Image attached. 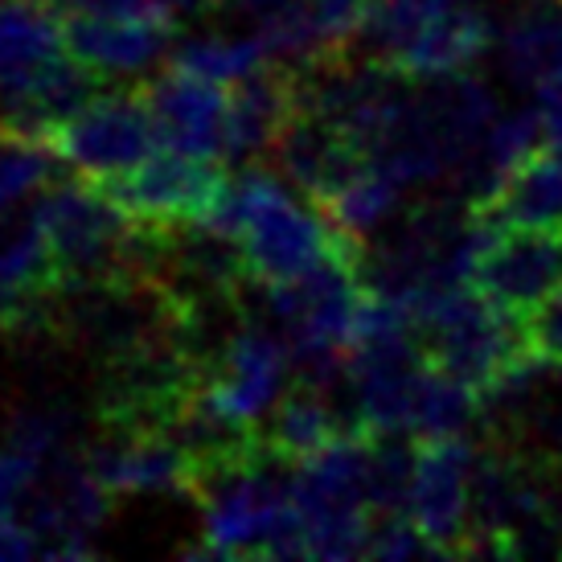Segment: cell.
<instances>
[{"label":"cell","mask_w":562,"mask_h":562,"mask_svg":"<svg viewBox=\"0 0 562 562\" xmlns=\"http://www.w3.org/2000/svg\"><path fill=\"white\" fill-rule=\"evenodd\" d=\"M469 283L501 313L530 316L562 283V231L493 222Z\"/></svg>","instance_id":"cell-6"},{"label":"cell","mask_w":562,"mask_h":562,"mask_svg":"<svg viewBox=\"0 0 562 562\" xmlns=\"http://www.w3.org/2000/svg\"><path fill=\"white\" fill-rule=\"evenodd\" d=\"M472 472H476V452L460 436L419 439L415 443L406 517L436 547V554H464L469 550Z\"/></svg>","instance_id":"cell-5"},{"label":"cell","mask_w":562,"mask_h":562,"mask_svg":"<svg viewBox=\"0 0 562 562\" xmlns=\"http://www.w3.org/2000/svg\"><path fill=\"white\" fill-rule=\"evenodd\" d=\"M488 222L501 226H538V231H562V148L542 144L526 165H517L497 193L476 202Z\"/></svg>","instance_id":"cell-11"},{"label":"cell","mask_w":562,"mask_h":562,"mask_svg":"<svg viewBox=\"0 0 562 562\" xmlns=\"http://www.w3.org/2000/svg\"><path fill=\"white\" fill-rule=\"evenodd\" d=\"M172 46L169 16H66V49L94 75H140Z\"/></svg>","instance_id":"cell-8"},{"label":"cell","mask_w":562,"mask_h":562,"mask_svg":"<svg viewBox=\"0 0 562 562\" xmlns=\"http://www.w3.org/2000/svg\"><path fill=\"white\" fill-rule=\"evenodd\" d=\"M505 70L517 87L547 94L562 87V4L533 0L501 33Z\"/></svg>","instance_id":"cell-13"},{"label":"cell","mask_w":562,"mask_h":562,"mask_svg":"<svg viewBox=\"0 0 562 562\" xmlns=\"http://www.w3.org/2000/svg\"><path fill=\"white\" fill-rule=\"evenodd\" d=\"M46 144L58 153L63 165H70V169L79 172L82 181L120 177V172L144 165L157 148H165L157 120H153V111L144 103V94L91 99Z\"/></svg>","instance_id":"cell-3"},{"label":"cell","mask_w":562,"mask_h":562,"mask_svg":"<svg viewBox=\"0 0 562 562\" xmlns=\"http://www.w3.org/2000/svg\"><path fill=\"white\" fill-rule=\"evenodd\" d=\"M493 42V30H488V16H481L476 9H460V4H448L436 21H427L411 42H406L394 63L406 75H460L469 70L476 58Z\"/></svg>","instance_id":"cell-14"},{"label":"cell","mask_w":562,"mask_h":562,"mask_svg":"<svg viewBox=\"0 0 562 562\" xmlns=\"http://www.w3.org/2000/svg\"><path fill=\"white\" fill-rule=\"evenodd\" d=\"M358 431L345 427L341 415L333 411V391H321L313 382H300L292 394H283L276 411H271V427H267V443L288 460H304V456L321 452L328 439Z\"/></svg>","instance_id":"cell-15"},{"label":"cell","mask_w":562,"mask_h":562,"mask_svg":"<svg viewBox=\"0 0 562 562\" xmlns=\"http://www.w3.org/2000/svg\"><path fill=\"white\" fill-rule=\"evenodd\" d=\"M538 120H542V140L550 148H562V87L538 94Z\"/></svg>","instance_id":"cell-19"},{"label":"cell","mask_w":562,"mask_h":562,"mask_svg":"<svg viewBox=\"0 0 562 562\" xmlns=\"http://www.w3.org/2000/svg\"><path fill=\"white\" fill-rule=\"evenodd\" d=\"M263 58H271V54L263 49L259 37H198V42L177 49L172 66H186V70L202 75V79L231 87V82L250 79L263 66Z\"/></svg>","instance_id":"cell-16"},{"label":"cell","mask_w":562,"mask_h":562,"mask_svg":"<svg viewBox=\"0 0 562 562\" xmlns=\"http://www.w3.org/2000/svg\"><path fill=\"white\" fill-rule=\"evenodd\" d=\"M296 108V79L263 75L231 82V115H226V153L222 160H250L280 140L288 115Z\"/></svg>","instance_id":"cell-12"},{"label":"cell","mask_w":562,"mask_h":562,"mask_svg":"<svg viewBox=\"0 0 562 562\" xmlns=\"http://www.w3.org/2000/svg\"><path fill=\"white\" fill-rule=\"evenodd\" d=\"M54 165H58V153L49 144L4 136L0 140V218L30 193H42L54 177Z\"/></svg>","instance_id":"cell-17"},{"label":"cell","mask_w":562,"mask_h":562,"mask_svg":"<svg viewBox=\"0 0 562 562\" xmlns=\"http://www.w3.org/2000/svg\"><path fill=\"white\" fill-rule=\"evenodd\" d=\"M210 226L235 243L255 283L300 280L333 259L361 263V243L345 235L325 205L296 202L267 172L235 177L222 193V205Z\"/></svg>","instance_id":"cell-1"},{"label":"cell","mask_w":562,"mask_h":562,"mask_svg":"<svg viewBox=\"0 0 562 562\" xmlns=\"http://www.w3.org/2000/svg\"><path fill=\"white\" fill-rule=\"evenodd\" d=\"M292 345L263 328H243L222 345L218 366L202 378V406L238 436H255V423L271 415L283 398V382L292 370Z\"/></svg>","instance_id":"cell-4"},{"label":"cell","mask_w":562,"mask_h":562,"mask_svg":"<svg viewBox=\"0 0 562 562\" xmlns=\"http://www.w3.org/2000/svg\"><path fill=\"white\" fill-rule=\"evenodd\" d=\"M66 25L49 0H0V94L66 58Z\"/></svg>","instance_id":"cell-10"},{"label":"cell","mask_w":562,"mask_h":562,"mask_svg":"<svg viewBox=\"0 0 562 562\" xmlns=\"http://www.w3.org/2000/svg\"><path fill=\"white\" fill-rule=\"evenodd\" d=\"M140 94L153 111V120H157L165 148H177L189 157L222 160V153H226V115H231L226 82L202 79L186 66H169Z\"/></svg>","instance_id":"cell-7"},{"label":"cell","mask_w":562,"mask_h":562,"mask_svg":"<svg viewBox=\"0 0 562 562\" xmlns=\"http://www.w3.org/2000/svg\"><path fill=\"white\" fill-rule=\"evenodd\" d=\"M91 186L103 189L127 218L148 222V226H210L231 177L218 160L157 148L136 169L108 181H91Z\"/></svg>","instance_id":"cell-2"},{"label":"cell","mask_w":562,"mask_h":562,"mask_svg":"<svg viewBox=\"0 0 562 562\" xmlns=\"http://www.w3.org/2000/svg\"><path fill=\"white\" fill-rule=\"evenodd\" d=\"M87 469L108 493H160V488H189L193 460L165 431H140L87 452Z\"/></svg>","instance_id":"cell-9"},{"label":"cell","mask_w":562,"mask_h":562,"mask_svg":"<svg viewBox=\"0 0 562 562\" xmlns=\"http://www.w3.org/2000/svg\"><path fill=\"white\" fill-rule=\"evenodd\" d=\"M526 328H530V345L538 358L562 361V283L526 316Z\"/></svg>","instance_id":"cell-18"}]
</instances>
